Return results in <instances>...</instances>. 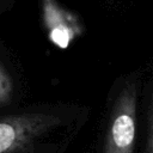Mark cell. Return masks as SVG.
<instances>
[{
	"instance_id": "1",
	"label": "cell",
	"mask_w": 153,
	"mask_h": 153,
	"mask_svg": "<svg viewBox=\"0 0 153 153\" xmlns=\"http://www.w3.org/2000/svg\"><path fill=\"white\" fill-rule=\"evenodd\" d=\"M63 123L57 110H36L0 117V153H29Z\"/></svg>"
},
{
	"instance_id": "2",
	"label": "cell",
	"mask_w": 153,
	"mask_h": 153,
	"mask_svg": "<svg viewBox=\"0 0 153 153\" xmlns=\"http://www.w3.org/2000/svg\"><path fill=\"white\" fill-rule=\"evenodd\" d=\"M135 85H127L114 105L103 153H133L135 142Z\"/></svg>"
},
{
	"instance_id": "3",
	"label": "cell",
	"mask_w": 153,
	"mask_h": 153,
	"mask_svg": "<svg viewBox=\"0 0 153 153\" xmlns=\"http://www.w3.org/2000/svg\"><path fill=\"white\" fill-rule=\"evenodd\" d=\"M42 19L49 41L60 49L68 48L82 32L84 26L79 17L62 7L57 0H39Z\"/></svg>"
},
{
	"instance_id": "4",
	"label": "cell",
	"mask_w": 153,
	"mask_h": 153,
	"mask_svg": "<svg viewBox=\"0 0 153 153\" xmlns=\"http://www.w3.org/2000/svg\"><path fill=\"white\" fill-rule=\"evenodd\" d=\"M13 97V80L0 61V106H6Z\"/></svg>"
},
{
	"instance_id": "5",
	"label": "cell",
	"mask_w": 153,
	"mask_h": 153,
	"mask_svg": "<svg viewBox=\"0 0 153 153\" xmlns=\"http://www.w3.org/2000/svg\"><path fill=\"white\" fill-rule=\"evenodd\" d=\"M147 153H153V97L149 112V129H148V142H147Z\"/></svg>"
}]
</instances>
